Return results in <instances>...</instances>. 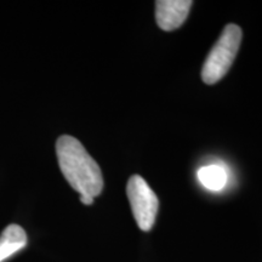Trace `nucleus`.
<instances>
[{"instance_id": "1", "label": "nucleus", "mask_w": 262, "mask_h": 262, "mask_svg": "<svg viewBox=\"0 0 262 262\" xmlns=\"http://www.w3.org/2000/svg\"><path fill=\"white\" fill-rule=\"evenodd\" d=\"M58 165L64 179L80 195H100L103 189V176L80 141L73 136L62 135L56 142Z\"/></svg>"}, {"instance_id": "2", "label": "nucleus", "mask_w": 262, "mask_h": 262, "mask_svg": "<svg viewBox=\"0 0 262 262\" xmlns=\"http://www.w3.org/2000/svg\"><path fill=\"white\" fill-rule=\"evenodd\" d=\"M242 37L243 32L237 25L229 24L224 28L203 66L202 79L205 84H216L227 74L237 57Z\"/></svg>"}, {"instance_id": "3", "label": "nucleus", "mask_w": 262, "mask_h": 262, "mask_svg": "<svg viewBox=\"0 0 262 262\" xmlns=\"http://www.w3.org/2000/svg\"><path fill=\"white\" fill-rule=\"evenodd\" d=\"M126 194L139 228L145 232L150 231L158 214V196L140 175H133L129 179Z\"/></svg>"}, {"instance_id": "4", "label": "nucleus", "mask_w": 262, "mask_h": 262, "mask_svg": "<svg viewBox=\"0 0 262 262\" xmlns=\"http://www.w3.org/2000/svg\"><path fill=\"white\" fill-rule=\"evenodd\" d=\"M193 5L191 0H159L156 3V19L159 28L165 32L181 27Z\"/></svg>"}, {"instance_id": "5", "label": "nucleus", "mask_w": 262, "mask_h": 262, "mask_svg": "<svg viewBox=\"0 0 262 262\" xmlns=\"http://www.w3.org/2000/svg\"><path fill=\"white\" fill-rule=\"evenodd\" d=\"M27 245V234L18 225H10L0 235V262L22 250Z\"/></svg>"}, {"instance_id": "6", "label": "nucleus", "mask_w": 262, "mask_h": 262, "mask_svg": "<svg viewBox=\"0 0 262 262\" xmlns=\"http://www.w3.org/2000/svg\"><path fill=\"white\" fill-rule=\"evenodd\" d=\"M196 176H198L199 182L205 188L214 192H219L224 189L228 181L227 171L222 166L216 165V164L203 166V168L198 170Z\"/></svg>"}, {"instance_id": "7", "label": "nucleus", "mask_w": 262, "mask_h": 262, "mask_svg": "<svg viewBox=\"0 0 262 262\" xmlns=\"http://www.w3.org/2000/svg\"><path fill=\"white\" fill-rule=\"evenodd\" d=\"M80 202L85 205H91L94 203V198L90 195H80Z\"/></svg>"}]
</instances>
